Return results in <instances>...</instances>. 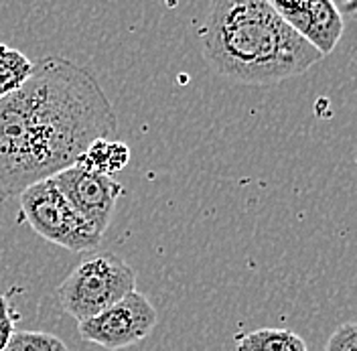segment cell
I'll return each mask as SVG.
<instances>
[{
	"label": "cell",
	"instance_id": "obj_1",
	"mask_svg": "<svg viewBox=\"0 0 357 351\" xmlns=\"http://www.w3.org/2000/svg\"><path fill=\"white\" fill-rule=\"evenodd\" d=\"M118 128L106 91L75 61L49 55L19 91L0 100V201L73 167Z\"/></svg>",
	"mask_w": 357,
	"mask_h": 351
},
{
	"label": "cell",
	"instance_id": "obj_13",
	"mask_svg": "<svg viewBox=\"0 0 357 351\" xmlns=\"http://www.w3.org/2000/svg\"><path fill=\"white\" fill-rule=\"evenodd\" d=\"M17 321H19V315L10 307L8 297L0 290V351L6 348L13 333L17 331Z\"/></svg>",
	"mask_w": 357,
	"mask_h": 351
},
{
	"label": "cell",
	"instance_id": "obj_9",
	"mask_svg": "<svg viewBox=\"0 0 357 351\" xmlns=\"http://www.w3.org/2000/svg\"><path fill=\"white\" fill-rule=\"evenodd\" d=\"M236 351H307V345L294 331L268 327L238 335Z\"/></svg>",
	"mask_w": 357,
	"mask_h": 351
},
{
	"label": "cell",
	"instance_id": "obj_11",
	"mask_svg": "<svg viewBox=\"0 0 357 351\" xmlns=\"http://www.w3.org/2000/svg\"><path fill=\"white\" fill-rule=\"evenodd\" d=\"M2 351H69L67 345L47 331H15Z\"/></svg>",
	"mask_w": 357,
	"mask_h": 351
},
{
	"label": "cell",
	"instance_id": "obj_7",
	"mask_svg": "<svg viewBox=\"0 0 357 351\" xmlns=\"http://www.w3.org/2000/svg\"><path fill=\"white\" fill-rule=\"evenodd\" d=\"M270 4L290 29L312 45L323 57L333 53L339 39L343 37V17L331 0H276Z\"/></svg>",
	"mask_w": 357,
	"mask_h": 351
},
{
	"label": "cell",
	"instance_id": "obj_5",
	"mask_svg": "<svg viewBox=\"0 0 357 351\" xmlns=\"http://www.w3.org/2000/svg\"><path fill=\"white\" fill-rule=\"evenodd\" d=\"M155 325L156 308L144 294L134 290L110 308L79 323L77 331L86 341L118 351L146 339Z\"/></svg>",
	"mask_w": 357,
	"mask_h": 351
},
{
	"label": "cell",
	"instance_id": "obj_3",
	"mask_svg": "<svg viewBox=\"0 0 357 351\" xmlns=\"http://www.w3.org/2000/svg\"><path fill=\"white\" fill-rule=\"evenodd\" d=\"M136 290V272L116 254L88 258L57 288V299L77 325Z\"/></svg>",
	"mask_w": 357,
	"mask_h": 351
},
{
	"label": "cell",
	"instance_id": "obj_12",
	"mask_svg": "<svg viewBox=\"0 0 357 351\" xmlns=\"http://www.w3.org/2000/svg\"><path fill=\"white\" fill-rule=\"evenodd\" d=\"M327 351H357V325L343 323L327 341Z\"/></svg>",
	"mask_w": 357,
	"mask_h": 351
},
{
	"label": "cell",
	"instance_id": "obj_6",
	"mask_svg": "<svg viewBox=\"0 0 357 351\" xmlns=\"http://www.w3.org/2000/svg\"><path fill=\"white\" fill-rule=\"evenodd\" d=\"M55 187L75 209V214L89 227L104 236L110 225L114 207L120 195H124V185L110 175H100L79 165H73L53 177Z\"/></svg>",
	"mask_w": 357,
	"mask_h": 351
},
{
	"label": "cell",
	"instance_id": "obj_4",
	"mask_svg": "<svg viewBox=\"0 0 357 351\" xmlns=\"http://www.w3.org/2000/svg\"><path fill=\"white\" fill-rule=\"evenodd\" d=\"M19 223H29L35 234L69 252H91L100 246L98 236L59 193L53 179L26 187L21 195Z\"/></svg>",
	"mask_w": 357,
	"mask_h": 351
},
{
	"label": "cell",
	"instance_id": "obj_8",
	"mask_svg": "<svg viewBox=\"0 0 357 351\" xmlns=\"http://www.w3.org/2000/svg\"><path fill=\"white\" fill-rule=\"evenodd\" d=\"M128 163H130V149L124 142L112 140V138H100L89 144L75 165L93 173H100V175L114 177V173L122 171Z\"/></svg>",
	"mask_w": 357,
	"mask_h": 351
},
{
	"label": "cell",
	"instance_id": "obj_2",
	"mask_svg": "<svg viewBox=\"0 0 357 351\" xmlns=\"http://www.w3.org/2000/svg\"><path fill=\"white\" fill-rule=\"evenodd\" d=\"M201 47L222 77L245 86L284 82L323 59L268 0L213 2L201 27Z\"/></svg>",
	"mask_w": 357,
	"mask_h": 351
},
{
	"label": "cell",
	"instance_id": "obj_10",
	"mask_svg": "<svg viewBox=\"0 0 357 351\" xmlns=\"http://www.w3.org/2000/svg\"><path fill=\"white\" fill-rule=\"evenodd\" d=\"M35 69V61H31L22 51L0 43V100L19 91L26 84Z\"/></svg>",
	"mask_w": 357,
	"mask_h": 351
}]
</instances>
